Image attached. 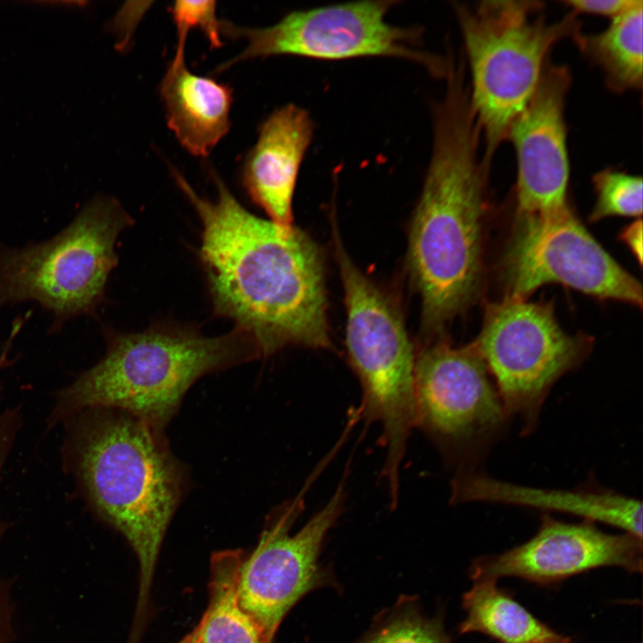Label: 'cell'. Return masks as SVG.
I'll return each mask as SVG.
<instances>
[{
	"instance_id": "cell-7",
	"label": "cell",
	"mask_w": 643,
	"mask_h": 643,
	"mask_svg": "<svg viewBox=\"0 0 643 643\" xmlns=\"http://www.w3.org/2000/svg\"><path fill=\"white\" fill-rule=\"evenodd\" d=\"M334 231L345 291L346 345L363 391L357 411L368 422L380 423L386 448L381 477L396 487L415 427V354L398 308L356 267Z\"/></svg>"
},
{
	"instance_id": "cell-27",
	"label": "cell",
	"mask_w": 643,
	"mask_h": 643,
	"mask_svg": "<svg viewBox=\"0 0 643 643\" xmlns=\"http://www.w3.org/2000/svg\"><path fill=\"white\" fill-rule=\"evenodd\" d=\"M179 643H200L198 626H196L189 634L184 637Z\"/></svg>"
},
{
	"instance_id": "cell-20",
	"label": "cell",
	"mask_w": 643,
	"mask_h": 643,
	"mask_svg": "<svg viewBox=\"0 0 643 643\" xmlns=\"http://www.w3.org/2000/svg\"><path fill=\"white\" fill-rule=\"evenodd\" d=\"M244 554L215 552L211 559L209 604L200 622V643H271L238 604L236 585Z\"/></svg>"
},
{
	"instance_id": "cell-4",
	"label": "cell",
	"mask_w": 643,
	"mask_h": 643,
	"mask_svg": "<svg viewBox=\"0 0 643 643\" xmlns=\"http://www.w3.org/2000/svg\"><path fill=\"white\" fill-rule=\"evenodd\" d=\"M104 336L102 358L54 393L46 430L96 407L122 410L164 430L197 380L261 356L252 338L237 328L206 337L180 326L134 333L105 327Z\"/></svg>"
},
{
	"instance_id": "cell-21",
	"label": "cell",
	"mask_w": 643,
	"mask_h": 643,
	"mask_svg": "<svg viewBox=\"0 0 643 643\" xmlns=\"http://www.w3.org/2000/svg\"><path fill=\"white\" fill-rule=\"evenodd\" d=\"M596 202L589 214L591 222L611 216L640 218L642 178L606 168L592 178Z\"/></svg>"
},
{
	"instance_id": "cell-26",
	"label": "cell",
	"mask_w": 643,
	"mask_h": 643,
	"mask_svg": "<svg viewBox=\"0 0 643 643\" xmlns=\"http://www.w3.org/2000/svg\"><path fill=\"white\" fill-rule=\"evenodd\" d=\"M623 242L637 258L639 264L642 263V221L637 219L630 225L623 228L619 235Z\"/></svg>"
},
{
	"instance_id": "cell-14",
	"label": "cell",
	"mask_w": 643,
	"mask_h": 643,
	"mask_svg": "<svg viewBox=\"0 0 643 643\" xmlns=\"http://www.w3.org/2000/svg\"><path fill=\"white\" fill-rule=\"evenodd\" d=\"M602 566L640 572L642 539L625 532H604L589 521L568 523L544 514L531 539L500 555L478 559L472 577L496 580L514 576L544 584Z\"/></svg>"
},
{
	"instance_id": "cell-1",
	"label": "cell",
	"mask_w": 643,
	"mask_h": 643,
	"mask_svg": "<svg viewBox=\"0 0 643 643\" xmlns=\"http://www.w3.org/2000/svg\"><path fill=\"white\" fill-rule=\"evenodd\" d=\"M172 175L202 223L200 260L215 314L234 322L261 356L288 346L331 348L323 261L313 239L248 212L218 176L212 201Z\"/></svg>"
},
{
	"instance_id": "cell-19",
	"label": "cell",
	"mask_w": 643,
	"mask_h": 643,
	"mask_svg": "<svg viewBox=\"0 0 643 643\" xmlns=\"http://www.w3.org/2000/svg\"><path fill=\"white\" fill-rule=\"evenodd\" d=\"M643 1L611 20L599 33L578 32L573 42L603 71L606 87L614 93L642 88Z\"/></svg>"
},
{
	"instance_id": "cell-15",
	"label": "cell",
	"mask_w": 643,
	"mask_h": 643,
	"mask_svg": "<svg viewBox=\"0 0 643 643\" xmlns=\"http://www.w3.org/2000/svg\"><path fill=\"white\" fill-rule=\"evenodd\" d=\"M450 502H485L564 513L619 528L642 539L641 502L600 486L537 488L504 481L472 469L455 473L451 480Z\"/></svg>"
},
{
	"instance_id": "cell-9",
	"label": "cell",
	"mask_w": 643,
	"mask_h": 643,
	"mask_svg": "<svg viewBox=\"0 0 643 643\" xmlns=\"http://www.w3.org/2000/svg\"><path fill=\"white\" fill-rule=\"evenodd\" d=\"M397 1H359L292 11L264 28L239 27L221 21V34L244 38L239 54L217 68L218 72L248 59L296 55L321 60L387 56L420 64L430 74L446 78L449 57L422 47V29L387 21Z\"/></svg>"
},
{
	"instance_id": "cell-3",
	"label": "cell",
	"mask_w": 643,
	"mask_h": 643,
	"mask_svg": "<svg viewBox=\"0 0 643 643\" xmlns=\"http://www.w3.org/2000/svg\"><path fill=\"white\" fill-rule=\"evenodd\" d=\"M62 427V466L75 493L137 555L139 616L165 532L186 492L185 466L171 451L164 430L122 410L87 409Z\"/></svg>"
},
{
	"instance_id": "cell-25",
	"label": "cell",
	"mask_w": 643,
	"mask_h": 643,
	"mask_svg": "<svg viewBox=\"0 0 643 643\" xmlns=\"http://www.w3.org/2000/svg\"><path fill=\"white\" fill-rule=\"evenodd\" d=\"M8 530L7 526L0 521V544ZM12 608L6 585L0 580V643H8L11 636Z\"/></svg>"
},
{
	"instance_id": "cell-17",
	"label": "cell",
	"mask_w": 643,
	"mask_h": 643,
	"mask_svg": "<svg viewBox=\"0 0 643 643\" xmlns=\"http://www.w3.org/2000/svg\"><path fill=\"white\" fill-rule=\"evenodd\" d=\"M167 124L180 145L205 157L228 133L232 90L190 71L185 58H174L160 84Z\"/></svg>"
},
{
	"instance_id": "cell-16",
	"label": "cell",
	"mask_w": 643,
	"mask_h": 643,
	"mask_svg": "<svg viewBox=\"0 0 643 643\" xmlns=\"http://www.w3.org/2000/svg\"><path fill=\"white\" fill-rule=\"evenodd\" d=\"M313 134L308 112L286 104L263 122L256 143L245 157L242 184L252 201L278 224L293 225L294 190Z\"/></svg>"
},
{
	"instance_id": "cell-23",
	"label": "cell",
	"mask_w": 643,
	"mask_h": 643,
	"mask_svg": "<svg viewBox=\"0 0 643 643\" xmlns=\"http://www.w3.org/2000/svg\"><path fill=\"white\" fill-rule=\"evenodd\" d=\"M170 13L177 29L175 54H184L187 37L193 28L200 29L213 47L221 46V21L216 17L214 1H177Z\"/></svg>"
},
{
	"instance_id": "cell-5",
	"label": "cell",
	"mask_w": 643,
	"mask_h": 643,
	"mask_svg": "<svg viewBox=\"0 0 643 643\" xmlns=\"http://www.w3.org/2000/svg\"><path fill=\"white\" fill-rule=\"evenodd\" d=\"M543 8L539 1L453 3L470 70V101L484 140L481 160L489 168L531 98L552 48L580 31L574 13L548 21Z\"/></svg>"
},
{
	"instance_id": "cell-8",
	"label": "cell",
	"mask_w": 643,
	"mask_h": 643,
	"mask_svg": "<svg viewBox=\"0 0 643 643\" xmlns=\"http://www.w3.org/2000/svg\"><path fill=\"white\" fill-rule=\"evenodd\" d=\"M472 342L522 435L536 429L553 386L576 370L593 348L592 337L563 330L550 302L527 298L489 303Z\"/></svg>"
},
{
	"instance_id": "cell-22",
	"label": "cell",
	"mask_w": 643,
	"mask_h": 643,
	"mask_svg": "<svg viewBox=\"0 0 643 643\" xmlns=\"http://www.w3.org/2000/svg\"><path fill=\"white\" fill-rule=\"evenodd\" d=\"M359 643H452L440 618H428L413 605H399Z\"/></svg>"
},
{
	"instance_id": "cell-12",
	"label": "cell",
	"mask_w": 643,
	"mask_h": 643,
	"mask_svg": "<svg viewBox=\"0 0 643 643\" xmlns=\"http://www.w3.org/2000/svg\"><path fill=\"white\" fill-rule=\"evenodd\" d=\"M315 476L313 473L293 499L272 512L257 546L248 556H243L238 570V604L271 641L289 609L330 579L319 563V555L329 530L343 512L344 481L320 511L299 530L290 533L304 509L305 493Z\"/></svg>"
},
{
	"instance_id": "cell-13",
	"label": "cell",
	"mask_w": 643,
	"mask_h": 643,
	"mask_svg": "<svg viewBox=\"0 0 643 643\" xmlns=\"http://www.w3.org/2000/svg\"><path fill=\"white\" fill-rule=\"evenodd\" d=\"M571 83L567 66L549 58L531 98L510 128L507 139L517 161L515 213L551 214L572 206L564 120Z\"/></svg>"
},
{
	"instance_id": "cell-2",
	"label": "cell",
	"mask_w": 643,
	"mask_h": 643,
	"mask_svg": "<svg viewBox=\"0 0 643 643\" xmlns=\"http://www.w3.org/2000/svg\"><path fill=\"white\" fill-rule=\"evenodd\" d=\"M432 106L433 144L413 217L408 263L422 297L424 330L440 332L480 295L489 213L480 130L462 71Z\"/></svg>"
},
{
	"instance_id": "cell-18",
	"label": "cell",
	"mask_w": 643,
	"mask_h": 643,
	"mask_svg": "<svg viewBox=\"0 0 643 643\" xmlns=\"http://www.w3.org/2000/svg\"><path fill=\"white\" fill-rule=\"evenodd\" d=\"M461 633L480 632L500 643H572L534 617L494 580H477L463 598Z\"/></svg>"
},
{
	"instance_id": "cell-10",
	"label": "cell",
	"mask_w": 643,
	"mask_h": 643,
	"mask_svg": "<svg viewBox=\"0 0 643 643\" xmlns=\"http://www.w3.org/2000/svg\"><path fill=\"white\" fill-rule=\"evenodd\" d=\"M414 401L415 427L457 472L479 469L511 421L473 342L457 347L439 338L422 348Z\"/></svg>"
},
{
	"instance_id": "cell-24",
	"label": "cell",
	"mask_w": 643,
	"mask_h": 643,
	"mask_svg": "<svg viewBox=\"0 0 643 643\" xmlns=\"http://www.w3.org/2000/svg\"><path fill=\"white\" fill-rule=\"evenodd\" d=\"M641 2V0H567L563 3L568 5L571 12L575 14L600 15L612 20Z\"/></svg>"
},
{
	"instance_id": "cell-6",
	"label": "cell",
	"mask_w": 643,
	"mask_h": 643,
	"mask_svg": "<svg viewBox=\"0 0 643 643\" xmlns=\"http://www.w3.org/2000/svg\"><path fill=\"white\" fill-rule=\"evenodd\" d=\"M134 221L113 197L96 195L46 240L0 244V309L34 302L52 316L49 332L95 316L118 263L116 243Z\"/></svg>"
},
{
	"instance_id": "cell-11",
	"label": "cell",
	"mask_w": 643,
	"mask_h": 643,
	"mask_svg": "<svg viewBox=\"0 0 643 643\" xmlns=\"http://www.w3.org/2000/svg\"><path fill=\"white\" fill-rule=\"evenodd\" d=\"M503 297L527 298L557 283L599 300L640 308L641 283L597 241L572 206L515 217L499 263Z\"/></svg>"
}]
</instances>
